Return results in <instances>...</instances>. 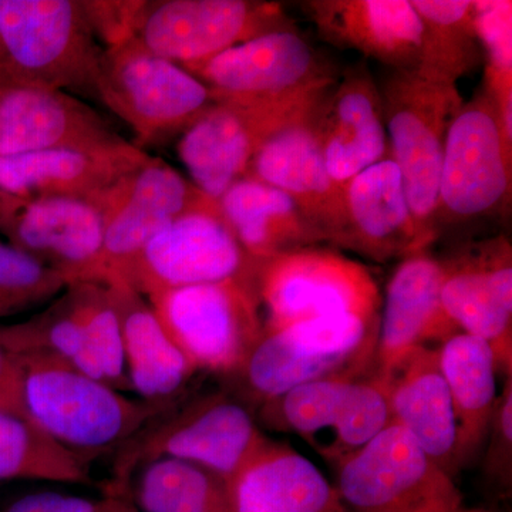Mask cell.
<instances>
[{
	"mask_svg": "<svg viewBox=\"0 0 512 512\" xmlns=\"http://www.w3.org/2000/svg\"><path fill=\"white\" fill-rule=\"evenodd\" d=\"M383 386L390 423L406 430L434 463L456 476V417L437 349L414 350Z\"/></svg>",
	"mask_w": 512,
	"mask_h": 512,
	"instance_id": "obj_29",
	"label": "cell"
},
{
	"mask_svg": "<svg viewBox=\"0 0 512 512\" xmlns=\"http://www.w3.org/2000/svg\"><path fill=\"white\" fill-rule=\"evenodd\" d=\"M336 491L348 512H457L453 477L397 424L336 466Z\"/></svg>",
	"mask_w": 512,
	"mask_h": 512,
	"instance_id": "obj_13",
	"label": "cell"
},
{
	"mask_svg": "<svg viewBox=\"0 0 512 512\" xmlns=\"http://www.w3.org/2000/svg\"><path fill=\"white\" fill-rule=\"evenodd\" d=\"M379 319L330 316L264 330L239 367L249 399L264 404L302 384L375 365Z\"/></svg>",
	"mask_w": 512,
	"mask_h": 512,
	"instance_id": "obj_6",
	"label": "cell"
},
{
	"mask_svg": "<svg viewBox=\"0 0 512 512\" xmlns=\"http://www.w3.org/2000/svg\"><path fill=\"white\" fill-rule=\"evenodd\" d=\"M18 480L70 485L93 483L89 466L50 439L32 421L0 414V483Z\"/></svg>",
	"mask_w": 512,
	"mask_h": 512,
	"instance_id": "obj_33",
	"label": "cell"
},
{
	"mask_svg": "<svg viewBox=\"0 0 512 512\" xmlns=\"http://www.w3.org/2000/svg\"><path fill=\"white\" fill-rule=\"evenodd\" d=\"M312 113L266 141L252 158L245 175L285 192L323 235L326 244L343 248L346 241L343 185L336 183L326 170L313 133Z\"/></svg>",
	"mask_w": 512,
	"mask_h": 512,
	"instance_id": "obj_25",
	"label": "cell"
},
{
	"mask_svg": "<svg viewBox=\"0 0 512 512\" xmlns=\"http://www.w3.org/2000/svg\"><path fill=\"white\" fill-rule=\"evenodd\" d=\"M457 512H500L495 510H490V508H461L460 511Z\"/></svg>",
	"mask_w": 512,
	"mask_h": 512,
	"instance_id": "obj_44",
	"label": "cell"
},
{
	"mask_svg": "<svg viewBox=\"0 0 512 512\" xmlns=\"http://www.w3.org/2000/svg\"><path fill=\"white\" fill-rule=\"evenodd\" d=\"M512 192V137L500 109L481 87L448 127L441 163L437 235L448 225L500 217Z\"/></svg>",
	"mask_w": 512,
	"mask_h": 512,
	"instance_id": "obj_8",
	"label": "cell"
},
{
	"mask_svg": "<svg viewBox=\"0 0 512 512\" xmlns=\"http://www.w3.org/2000/svg\"><path fill=\"white\" fill-rule=\"evenodd\" d=\"M292 28L279 3L259 0L144 2L134 39L184 69L274 30Z\"/></svg>",
	"mask_w": 512,
	"mask_h": 512,
	"instance_id": "obj_15",
	"label": "cell"
},
{
	"mask_svg": "<svg viewBox=\"0 0 512 512\" xmlns=\"http://www.w3.org/2000/svg\"><path fill=\"white\" fill-rule=\"evenodd\" d=\"M441 306L458 332L493 349L498 370L512 376V248L505 235L471 242L443 259Z\"/></svg>",
	"mask_w": 512,
	"mask_h": 512,
	"instance_id": "obj_16",
	"label": "cell"
},
{
	"mask_svg": "<svg viewBox=\"0 0 512 512\" xmlns=\"http://www.w3.org/2000/svg\"><path fill=\"white\" fill-rule=\"evenodd\" d=\"M410 3L429 29L441 79L457 84L458 79L476 69L483 59L474 2L412 0Z\"/></svg>",
	"mask_w": 512,
	"mask_h": 512,
	"instance_id": "obj_34",
	"label": "cell"
},
{
	"mask_svg": "<svg viewBox=\"0 0 512 512\" xmlns=\"http://www.w3.org/2000/svg\"><path fill=\"white\" fill-rule=\"evenodd\" d=\"M345 249L370 261H403L429 249L434 239L410 210L399 167L387 157L343 184Z\"/></svg>",
	"mask_w": 512,
	"mask_h": 512,
	"instance_id": "obj_26",
	"label": "cell"
},
{
	"mask_svg": "<svg viewBox=\"0 0 512 512\" xmlns=\"http://www.w3.org/2000/svg\"><path fill=\"white\" fill-rule=\"evenodd\" d=\"M229 512H348L309 458L268 440L228 481Z\"/></svg>",
	"mask_w": 512,
	"mask_h": 512,
	"instance_id": "obj_28",
	"label": "cell"
},
{
	"mask_svg": "<svg viewBox=\"0 0 512 512\" xmlns=\"http://www.w3.org/2000/svg\"><path fill=\"white\" fill-rule=\"evenodd\" d=\"M390 158L399 167L410 210L436 241L441 163L448 127L463 106L456 83L389 70L379 86Z\"/></svg>",
	"mask_w": 512,
	"mask_h": 512,
	"instance_id": "obj_3",
	"label": "cell"
},
{
	"mask_svg": "<svg viewBox=\"0 0 512 512\" xmlns=\"http://www.w3.org/2000/svg\"><path fill=\"white\" fill-rule=\"evenodd\" d=\"M69 285L60 272L0 242V320L52 302Z\"/></svg>",
	"mask_w": 512,
	"mask_h": 512,
	"instance_id": "obj_36",
	"label": "cell"
},
{
	"mask_svg": "<svg viewBox=\"0 0 512 512\" xmlns=\"http://www.w3.org/2000/svg\"><path fill=\"white\" fill-rule=\"evenodd\" d=\"M336 79L281 99L215 101L178 137V157L191 183L212 200H220L247 174L252 158L266 141L309 116Z\"/></svg>",
	"mask_w": 512,
	"mask_h": 512,
	"instance_id": "obj_10",
	"label": "cell"
},
{
	"mask_svg": "<svg viewBox=\"0 0 512 512\" xmlns=\"http://www.w3.org/2000/svg\"><path fill=\"white\" fill-rule=\"evenodd\" d=\"M483 451L485 478L507 493L512 485V376L505 377Z\"/></svg>",
	"mask_w": 512,
	"mask_h": 512,
	"instance_id": "obj_37",
	"label": "cell"
},
{
	"mask_svg": "<svg viewBox=\"0 0 512 512\" xmlns=\"http://www.w3.org/2000/svg\"><path fill=\"white\" fill-rule=\"evenodd\" d=\"M326 170L343 185L389 154L382 96L366 63L336 79L312 113Z\"/></svg>",
	"mask_w": 512,
	"mask_h": 512,
	"instance_id": "obj_21",
	"label": "cell"
},
{
	"mask_svg": "<svg viewBox=\"0 0 512 512\" xmlns=\"http://www.w3.org/2000/svg\"><path fill=\"white\" fill-rule=\"evenodd\" d=\"M302 6L326 42L389 70L443 80L429 29L409 0H311Z\"/></svg>",
	"mask_w": 512,
	"mask_h": 512,
	"instance_id": "obj_18",
	"label": "cell"
},
{
	"mask_svg": "<svg viewBox=\"0 0 512 512\" xmlns=\"http://www.w3.org/2000/svg\"><path fill=\"white\" fill-rule=\"evenodd\" d=\"M18 357L28 419L87 466L126 446L171 407L131 399L56 357Z\"/></svg>",
	"mask_w": 512,
	"mask_h": 512,
	"instance_id": "obj_1",
	"label": "cell"
},
{
	"mask_svg": "<svg viewBox=\"0 0 512 512\" xmlns=\"http://www.w3.org/2000/svg\"><path fill=\"white\" fill-rule=\"evenodd\" d=\"M0 40L8 57L6 76L96 96L104 47L82 0H0Z\"/></svg>",
	"mask_w": 512,
	"mask_h": 512,
	"instance_id": "obj_9",
	"label": "cell"
},
{
	"mask_svg": "<svg viewBox=\"0 0 512 512\" xmlns=\"http://www.w3.org/2000/svg\"><path fill=\"white\" fill-rule=\"evenodd\" d=\"M26 204V200L9 194L0 188V234L8 228L20 208Z\"/></svg>",
	"mask_w": 512,
	"mask_h": 512,
	"instance_id": "obj_42",
	"label": "cell"
},
{
	"mask_svg": "<svg viewBox=\"0 0 512 512\" xmlns=\"http://www.w3.org/2000/svg\"><path fill=\"white\" fill-rule=\"evenodd\" d=\"M121 140L99 111L73 94L0 74V158Z\"/></svg>",
	"mask_w": 512,
	"mask_h": 512,
	"instance_id": "obj_20",
	"label": "cell"
},
{
	"mask_svg": "<svg viewBox=\"0 0 512 512\" xmlns=\"http://www.w3.org/2000/svg\"><path fill=\"white\" fill-rule=\"evenodd\" d=\"M10 247L74 282H103V212L79 198L26 201L2 232Z\"/></svg>",
	"mask_w": 512,
	"mask_h": 512,
	"instance_id": "obj_23",
	"label": "cell"
},
{
	"mask_svg": "<svg viewBox=\"0 0 512 512\" xmlns=\"http://www.w3.org/2000/svg\"><path fill=\"white\" fill-rule=\"evenodd\" d=\"M147 301L197 373L234 376L264 333L254 281L247 279L170 289Z\"/></svg>",
	"mask_w": 512,
	"mask_h": 512,
	"instance_id": "obj_11",
	"label": "cell"
},
{
	"mask_svg": "<svg viewBox=\"0 0 512 512\" xmlns=\"http://www.w3.org/2000/svg\"><path fill=\"white\" fill-rule=\"evenodd\" d=\"M127 491L140 512H229L227 481L175 458L138 466Z\"/></svg>",
	"mask_w": 512,
	"mask_h": 512,
	"instance_id": "obj_32",
	"label": "cell"
},
{
	"mask_svg": "<svg viewBox=\"0 0 512 512\" xmlns=\"http://www.w3.org/2000/svg\"><path fill=\"white\" fill-rule=\"evenodd\" d=\"M443 259L429 252L403 259L382 298L375 355V376L384 384L414 350L457 333L441 306Z\"/></svg>",
	"mask_w": 512,
	"mask_h": 512,
	"instance_id": "obj_24",
	"label": "cell"
},
{
	"mask_svg": "<svg viewBox=\"0 0 512 512\" xmlns=\"http://www.w3.org/2000/svg\"><path fill=\"white\" fill-rule=\"evenodd\" d=\"M254 289L264 330L330 316L377 320L382 292L366 265L320 245L258 262Z\"/></svg>",
	"mask_w": 512,
	"mask_h": 512,
	"instance_id": "obj_5",
	"label": "cell"
},
{
	"mask_svg": "<svg viewBox=\"0 0 512 512\" xmlns=\"http://www.w3.org/2000/svg\"><path fill=\"white\" fill-rule=\"evenodd\" d=\"M268 440L234 394L184 396L120 448L111 484L127 487L138 466L161 457L195 464L228 483Z\"/></svg>",
	"mask_w": 512,
	"mask_h": 512,
	"instance_id": "obj_2",
	"label": "cell"
},
{
	"mask_svg": "<svg viewBox=\"0 0 512 512\" xmlns=\"http://www.w3.org/2000/svg\"><path fill=\"white\" fill-rule=\"evenodd\" d=\"M437 352L456 417V466L460 471L483 453L500 396L498 366L491 346L464 332L443 340Z\"/></svg>",
	"mask_w": 512,
	"mask_h": 512,
	"instance_id": "obj_31",
	"label": "cell"
},
{
	"mask_svg": "<svg viewBox=\"0 0 512 512\" xmlns=\"http://www.w3.org/2000/svg\"><path fill=\"white\" fill-rule=\"evenodd\" d=\"M97 512H140L131 500L127 488L109 485L106 494L100 498V507Z\"/></svg>",
	"mask_w": 512,
	"mask_h": 512,
	"instance_id": "obj_41",
	"label": "cell"
},
{
	"mask_svg": "<svg viewBox=\"0 0 512 512\" xmlns=\"http://www.w3.org/2000/svg\"><path fill=\"white\" fill-rule=\"evenodd\" d=\"M218 205L239 245L255 262L326 242L285 192L249 175L235 181Z\"/></svg>",
	"mask_w": 512,
	"mask_h": 512,
	"instance_id": "obj_30",
	"label": "cell"
},
{
	"mask_svg": "<svg viewBox=\"0 0 512 512\" xmlns=\"http://www.w3.org/2000/svg\"><path fill=\"white\" fill-rule=\"evenodd\" d=\"M215 101L274 100L302 92L336 74L295 28L274 30L188 67Z\"/></svg>",
	"mask_w": 512,
	"mask_h": 512,
	"instance_id": "obj_17",
	"label": "cell"
},
{
	"mask_svg": "<svg viewBox=\"0 0 512 512\" xmlns=\"http://www.w3.org/2000/svg\"><path fill=\"white\" fill-rule=\"evenodd\" d=\"M119 313L124 362L131 392L141 400L173 406L197 375L158 320L146 296L123 279L106 282Z\"/></svg>",
	"mask_w": 512,
	"mask_h": 512,
	"instance_id": "obj_27",
	"label": "cell"
},
{
	"mask_svg": "<svg viewBox=\"0 0 512 512\" xmlns=\"http://www.w3.org/2000/svg\"><path fill=\"white\" fill-rule=\"evenodd\" d=\"M0 343L13 355L56 357L120 392L130 390L119 313L103 282H74L29 319L0 323Z\"/></svg>",
	"mask_w": 512,
	"mask_h": 512,
	"instance_id": "obj_7",
	"label": "cell"
},
{
	"mask_svg": "<svg viewBox=\"0 0 512 512\" xmlns=\"http://www.w3.org/2000/svg\"><path fill=\"white\" fill-rule=\"evenodd\" d=\"M96 96L131 128L141 150L180 137L215 103L194 74L136 39L103 50Z\"/></svg>",
	"mask_w": 512,
	"mask_h": 512,
	"instance_id": "obj_4",
	"label": "cell"
},
{
	"mask_svg": "<svg viewBox=\"0 0 512 512\" xmlns=\"http://www.w3.org/2000/svg\"><path fill=\"white\" fill-rule=\"evenodd\" d=\"M9 64L6 57L5 49H3L2 40H0V74H8Z\"/></svg>",
	"mask_w": 512,
	"mask_h": 512,
	"instance_id": "obj_43",
	"label": "cell"
},
{
	"mask_svg": "<svg viewBox=\"0 0 512 512\" xmlns=\"http://www.w3.org/2000/svg\"><path fill=\"white\" fill-rule=\"evenodd\" d=\"M84 13L99 43L113 47L134 39L143 0H84Z\"/></svg>",
	"mask_w": 512,
	"mask_h": 512,
	"instance_id": "obj_38",
	"label": "cell"
},
{
	"mask_svg": "<svg viewBox=\"0 0 512 512\" xmlns=\"http://www.w3.org/2000/svg\"><path fill=\"white\" fill-rule=\"evenodd\" d=\"M207 197L158 157L114 185L99 201L103 212V284L116 278L174 218Z\"/></svg>",
	"mask_w": 512,
	"mask_h": 512,
	"instance_id": "obj_19",
	"label": "cell"
},
{
	"mask_svg": "<svg viewBox=\"0 0 512 512\" xmlns=\"http://www.w3.org/2000/svg\"><path fill=\"white\" fill-rule=\"evenodd\" d=\"M150 158L127 140L2 157L0 188L26 201L59 197L96 202Z\"/></svg>",
	"mask_w": 512,
	"mask_h": 512,
	"instance_id": "obj_22",
	"label": "cell"
},
{
	"mask_svg": "<svg viewBox=\"0 0 512 512\" xmlns=\"http://www.w3.org/2000/svg\"><path fill=\"white\" fill-rule=\"evenodd\" d=\"M256 265L232 234L218 201L204 197L154 235L116 278L148 298L184 286L254 281Z\"/></svg>",
	"mask_w": 512,
	"mask_h": 512,
	"instance_id": "obj_14",
	"label": "cell"
},
{
	"mask_svg": "<svg viewBox=\"0 0 512 512\" xmlns=\"http://www.w3.org/2000/svg\"><path fill=\"white\" fill-rule=\"evenodd\" d=\"M0 414L28 419L19 357L0 343ZM30 421V420H29Z\"/></svg>",
	"mask_w": 512,
	"mask_h": 512,
	"instance_id": "obj_40",
	"label": "cell"
},
{
	"mask_svg": "<svg viewBox=\"0 0 512 512\" xmlns=\"http://www.w3.org/2000/svg\"><path fill=\"white\" fill-rule=\"evenodd\" d=\"M474 20L485 60L484 87L512 137V3L474 2Z\"/></svg>",
	"mask_w": 512,
	"mask_h": 512,
	"instance_id": "obj_35",
	"label": "cell"
},
{
	"mask_svg": "<svg viewBox=\"0 0 512 512\" xmlns=\"http://www.w3.org/2000/svg\"><path fill=\"white\" fill-rule=\"evenodd\" d=\"M261 420L301 437L338 466L375 439L390 423V413L386 389L375 373L355 370L302 384L262 404Z\"/></svg>",
	"mask_w": 512,
	"mask_h": 512,
	"instance_id": "obj_12",
	"label": "cell"
},
{
	"mask_svg": "<svg viewBox=\"0 0 512 512\" xmlns=\"http://www.w3.org/2000/svg\"><path fill=\"white\" fill-rule=\"evenodd\" d=\"M100 500L82 495L59 493V491H37L10 501L0 512H97Z\"/></svg>",
	"mask_w": 512,
	"mask_h": 512,
	"instance_id": "obj_39",
	"label": "cell"
}]
</instances>
